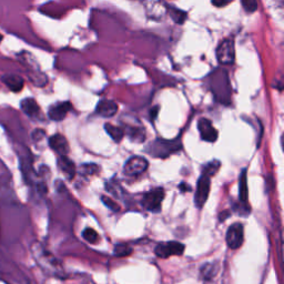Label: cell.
Returning a JSON list of instances; mask_svg holds the SVG:
<instances>
[{
	"label": "cell",
	"mask_w": 284,
	"mask_h": 284,
	"mask_svg": "<svg viewBox=\"0 0 284 284\" xmlns=\"http://www.w3.org/2000/svg\"><path fill=\"white\" fill-rule=\"evenodd\" d=\"M212 92L218 100L222 103H229L231 97V86L228 73L225 70H218L212 74L211 78Z\"/></svg>",
	"instance_id": "6da1fadb"
},
{
	"label": "cell",
	"mask_w": 284,
	"mask_h": 284,
	"mask_svg": "<svg viewBox=\"0 0 284 284\" xmlns=\"http://www.w3.org/2000/svg\"><path fill=\"white\" fill-rule=\"evenodd\" d=\"M182 144L179 140L168 141L164 139H156L146 148V152L151 154L154 158L165 159L172 153L178 152L181 149Z\"/></svg>",
	"instance_id": "7a4b0ae2"
},
{
	"label": "cell",
	"mask_w": 284,
	"mask_h": 284,
	"mask_svg": "<svg viewBox=\"0 0 284 284\" xmlns=\"http://www.w3.org/2000/svg\"><path fill=\"white\" fill-rule=\"evenodd\" d=\"M165 190L162 188H155L148 191L142 195V206L146 210L158 213L161 211L162 201L165 199Z\"/></svg>",
	"instance_id": "3957f363"
},
{
	"label": "cell",
	"mask_w": 284,
	"mask_h": 284,
	"mask_svg": "<svg viewBox=\"0 0 284 284\" xmlns=\"http://www.w3.org/2000/svg\"><path fill=\"white\" fill-rule=\"evenodd\" d=\"M33 252H34V258H36L39 265L42 266L44 270H46L47 272H52L54 274H56L57 272H60L59 263H58V261H56V259L52 257L51 254H49V252L45 251L44 249L38 246L33 247Z\"/></svg>",
	"instance_id": "277c9868"
},
{
	"label": "cell",
	"mask_w": 284,
	"mask_h": 284,
	"mask_svg": "<svg viewBox=\"0 0 284 284\" xmlns=\"http://www.w3.org/2000/svg\"><path fill=\"white\" fill-rule=\"evenodd\" d=\"M217 58L222 65H232L235 59V49L232 39H223L217 48Z\"/></svg>",
	"instance_id": "5b68a950"
},
{
	"label": "cell",
	"mask_w": 284,
	"mask_h": 284,
	"mask_svg": "<svg viewBox=\"0 0 284 284\" xmlns=\"http://www.w3.org/2000/svg\"><path fill=\"white\" fill-rule=\"evenodd\" d=\"M183 251L184 246L177 241L161 242L154 249L155 256L161 259H167L172 256H181Z\"/></svg>",
	"instance_id": "8992f818"
},
{
	"label": "cell",
	"mask_w": 284,
	"mask_h": 284,
	"mask_svg": "<svg viewBox=\"0 0 284 284\" xmlns=\"http://www.w3.org/2000/svg\"><path fill=\"white\" fill-rule=\"evenodd\" d=\"M149 162L143 156H132L126 162L124 167V173L128 177H138L147 171Z\"/></svg>",
	"instance_id": "52a82bcc"
},
{
	"label": "cell",
	"mask_w": 284,
	"mask_h": 284,
	"mask_svg": "<svg viewBox=\"0 0 284 284\" xmlns=\"http://www.w3.org/2000/svg\"><path fill=\"white\" fill-rule=\"evenodd\" d=\"M227 245L232 250L239 249L245 240V229L241 223H233L227 231Z\"/></svg>",
	"instance_id": "ba28073f"
},
{
	"label": "cell",
	"mask_w": 284,
	"mask_h": 284,
	"mask_svg": "<svg viewBox=\"0 0 284 284\" xmlns=\"http://www.w3.org/2000/svg\"><path fill=\"white\" fill-rule=\"evenodd\" d=\"M210 178L202 175L198 181V185H196V191L194 195V205L198 209H201L206 205L209 193H210Z\"/></svg>",
	"instance_id": "9c48e42d"
},
{
	"label": "cell",
	"mask_w": 284,
	"mask_h": 284,
	"mask_svg": "<svg viewBox=\"0 0 284 284\" xmlns=\"http://www.w3.org/2000/svg\"><path fill=\"white\" fill-rule=\"evenodd\" d=\"M198 129L200 132V136L202 140L207 142H216L218 139V131L212 126L211 121L202 118L198 123Z\"/></svg>",
	"instance_id": "30bf717a"
},
{
	"label": "cell",
	"mask_w": 284,
	"mask_h": 284,
	"mask_svg": "<svg viewBox=\"0 0 284 284\" xmlns=\"http://www.w3.org/2000/svg\"><path fill=\"white\" fill-rule=\"evenodd\" d=\"M70 109H71L70 102L68 101L58 102L49 108L48 117L54 121H61L66 118V115L68 114L69 111H70Z\"/></svg>",
	"instance_id": "8fae6325"
},
{
	"label": "cell",
	"mask_w": 284,
	"mask_h": 284,
	"mask_svg": "<svg viewBox=\"0 0 284 284\" xmlns=\"http://www.w3.org/2000/svg\"><path fill=\"white\" fill-rule=\"evenodd\" d=\"M49 146L59 155H67L69 152V144L67 139L62 135H55L49 139Z\"/></svg>",
	"instance_id": "7c38bea8"
},
{
	"label": "cell",
	"mask_w": 284,
	"mask_h": 284,
	"mask_svg": "<svg viewBox=\"0 0 284 284\" xmlns=\"http://www.w3.org/2000/svg\"><path fill=\"white\" fill-rule=\"evenodd\" d=\"M118 111V104L112 100H101L97 104L96 112L103 118H111Z\"/></svg>",
	"instance_id": "4fadbf2b"
},
{
	"label": "cell",
	"mask_w": 284,
	"mask_h": 284,
	"mask_svg": "<svg viewBox=\"0 0 284 284\" xmlns=\"http://www.w3.org/2000/svg\"><path fill=\"white\" fill-rule=\"evenodd\" d=\"M58 168L69 180H71L76 176V167H74L73 162L70 159L67 158V155H59V158H58Z\"/></svg>",
	"instance_id": "5bb4252c"
},
{
	"label": "cell",
	"mask_w": 284,
	"mask_h": 284,
	"mask_svg": "<svg viewBox=\"0 0 284 284\" xmlns=\"http://www.w3.org/2000/svg\"><path fill=\"white\" fill-rule=\"evenodd\" d=\"M20 107L28 117L30 118H38L40 115V108L38 106L37 101L32 98H26L21 101Z\"/></svg>",
	"instance_id": "9a60e30c"
},
{
	"label": "cell",
	"mask_w": 284,
	"mask_h": 284,
	"mask_svg": "<svg viewBox=\"0 0 284 284\" xmlns=\"http://www.w3.org/2000/svg\"><path fill=\"white\" fill-rule=\"evenodd\" d=\"M4 84L8 87V88L14 92H19L24 88V79L16 74H5L3 77Z\"/></svg>",
	"instance_id": "2e32d148"
},
{
	"label": "cell",
	"mask_w": 284,
	"mask_h": 284,
	"mask_svg": "<svg viewBox=\"0 0 284 284\" xmlns=\"http://www.w3.org/2000/svg\"><path fill=\"white\" fill-rule=\"evenodd\" d=\"M104 129H106L107 133L111 137L114 142H120L125 137V130L120 128V127H115L111 124H106L104 125Z\"/></svg>",
	"instance_id": "e0dca14e"
},
{
	"label": "cell",
	"mask_w": 284,
	"mask_h": 284,
	"mask_svg": "<svg viewBox=\"0 0 284 284\" xmlns=\"http://www.w3.org/2000/svg\"><path fill=\"white\" fill-rule=\"evenodd\" d=\"M127 135L129 136L131 141L138 142V143L144 141V139H146V132H144L143 128L128 127V128H127Z\"/></svg>",
	"instance_id": "ac0fdd59"
},
{
	"label": "cell",
	"mask_w": 284,
	"mask_h": 284,
	"mask_svg": "<svg viewBox=\"0 0 284 284\" xmlns=\"http://www.w3.org/2000/svg\"><path fill=\"white\" fill-rule=\"evenodd\" d=\"M239 198L240 204L247 205L248 202V184H247V171L243 170L240 176V184H239Z\"/></svg>",
	"instance_id": "d6986e66"
},
{
	"label": "cell",
	"mask_w": 284,
	"mask_h": 284,
	"mask_svg": "<svg viewBox=\"0 0 284 284\" xmlns=\"http://www.w3.org/2000/svg\"><path fill=\"white\" fill-rule=\"evenodd\" d=\"M220 168H221V162L218 160H213L204 167V169H202V175L211 178L217 175V172L220 170Z\"/></svg>",
	"instance_id": "ffe728a7"
},
{
	"label": "cell",
	"mask_w": 284,
	"mask_h": 284,
	"mask_svg": "<svg viewBox=\"0 0 284 284\" xmlns=\"http://www.w3.org/2000/svg\"><path fill=\"white\" fill-rule=\"evenodd\" d=\"M169 14L171 16V18L173 19V21L177 22V24H179V25H182L185 21V19H187V13H184V11H182L181 9L170 7Z\"/></svg>",
	"instance_id": "44dd1931"
},
{
	"label": "cell",
	"mask_w": 284,
	"mask_h": 284,
	"mask_svg": "<svg viewBox=\"0 0 284 284\" xmlns=\"http://www.w3.org/2000/svg\"><path fill=\"white\" fill-rule=\"evenodd\" d=\"M100 171V168L96 164H85L80 167V173L83 176H95Z\"/></svg>",
	"instance_id": "7402d4cb"
},
{
	"label": "cell",
	"mask_w": 284,
	"mask_h": 284,
	"mask_svg": "<svg viewBox=\"0 0 284 284\" xmlns=\"http://www.w3.org/2000/svg\"><path fill=\"white\" fill-rule=\"evenodd\" d=\"M132 252V248L128 245H124V243H119L114 247V256L115 257H127L130 256Z\"/></svg>",
	"instance_id": "603a6c76"
},
{
	"label": "cell",
	"mask_w": 284,
	"mask_h": 284,
	"mask_svg": "<svg viewBox=\"0 0 284 284\" xmlns=\"http://www.w3.org/2000/svg\"><path fill=\"white\" fill-rule=\"evenodd\" d=\"M217 270L218 269L216 268V264L207 263V264L202 266L201 273H202V275H204L205 279L209 280V279H211V277H213L214 275L217 274Z\"/></svg>",
	"instance_id": "cb8c5ba5"
},
{
	"label": "cell",
	"mask_w": 284,
	"mask_h": 284,
	"mask_svg": "<svg viewBox=\"0 0 284 284\" xmlns=\"http://www.w3.org/2000/svg\"><path fill=\"white\" fill-rule=\"evenodd\" d=\"M83 236L85 237V240H87L89 243H92V245H95V243H97L98 240H99V235H98L96 231L91 228L84 230Z\"/></svg>",
	"instance_id": "d4e9b609"
},
{
	"label": "cell",
	"mask_w": 284,
	"mask_h": 284,
	"mask_svg": "<svg viewBox=\"0 0 284 284\" xmlns=\"http://www.w3.org/2000/svg\"><path fill=\"white\" fill-rule=\"evenodd\" d=\"M242 7L245 8V10L249 14H252L254 11H257L258 9V0H241Z\"/></svg>",
	"instance_id": "484cf974"
},
{
	"label": "cell",
	"mask_w": 284,
	"mask_h": 284,
	"mask_svg": "<svg viewBox=\"0 0 284 284\" xmlns=\"http://www.w3.org/2000/svg\"><path fill=\"white\" fill-rule=\"evenodd\" d=\"M101 199H102V202L104 205H106L109 209H111L112 211H114V212H118L119 210H120V207L115 204V201H113V200H111L110 198H108V196H101Z\"/></svg>",
	"instance_id": "4316f807"
},
{
	"label": "cell",
	"mask_w": 284,
	"mask_h": 284,
	"mask_svg": "<svg viewBox=\"0 0 284 284\" xmlns=\"http://www.w3.org/2000/svg\"><path fill=\"white\" fill-rule=\"evenodd\" d=\"M212 5L216 6V7H224V6L229 5L232 0H211Z\"/></svg>",
	"instance_id": "83f0119b"
},
{
	"label": "cell",
	"mask_w": 284,
	"mask_h": 284,
	"mask_svg": "<svg viewBox=\"0 0 284 284\" xmlns=\"http://www.w3.org/2000/svg\"><path fill=\"white\" fill-rule=\"evenodd\" d=\"M32 137H33L34 140L38 141V140H40V139H43V137H45V132L43 130H36L33 132Z\"/></svg>",
	"instance_id": "f1b7e54d"
},
{
	"label": "cell",
	"mask_w": 284,
	"mask_h": 284,
	"mask_svg": "<svg viewBox=\"0 0 284 284\" xmlns=\"http://www.w3.org/2000/svg\"><path fill=\"white\" fill-rule=\"evenodd\" d=\"M179 189H180L182 192H189V191H191L190 185H188L187 183H184V182L179 185Z\"/></svg>",
	"instance_id": "f546056e"
},
{
	"label": "cell",
	"mask_w": 284,
	"mask_h": 284,
	"mask_svg": "<svg viewBox=\"0 0 284 284\" xmlns=\"http://www.w3.org/2000/svg\"><path fill=\"white\" fill-rule=\"evenodd\" d=\"M158 110H159V107H154V108L151 110V111H150V117H151L152 120L156 117V114H158Z\"/></svg>",
	"instance_id": "4dcf8cb0"
},
{
	"label": "cell",
	"mask_w": 284,
	"mask_h": 284,
	"mask_svg": "<svg viewBox=\"0 0 284 284\" xmlns=\"http://www.w3.org/2000/svg\"><path fill=\"white\" fill-rule=\"evenodd\" d=\"M3 40V36H2V33H0V42H2Z\"/></svg>",
	"instance_id": "1f68e13d"
}]
</instances>
